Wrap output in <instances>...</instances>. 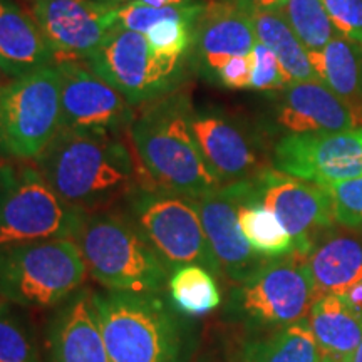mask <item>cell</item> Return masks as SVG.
I'll list each match as a JSON object with an SVG mask.
<instances>
[{"instance_id":"cell-32","label":"cell","mask_w":362,"mask_h":362,"mask_svg":"<svg viewBox=\"0 0 362 362\" xmlns=\"http://www.w3.org/2000/svg\"><path fill=\"white\" fill-rule=\"evenodd\" d=\"M248 56H250L252 64L250 89L259 90V93H280L292 83L277 57L259 40Z\"/></svg>"},{"instance_id":"cell-28","label":"cell","mask_w":362,"mask_h":362,"mask_svg":"<svg viewBox=\"0 0 362 362\" xmlns=\"http://www.w3.org/2000/svg\"><path fill=\"white\" fill-rule=\"evenodd\" d=\"M0 362H44L37 329L22 307L0 302Z\"/></svg>"},{"instance_id":"cell-15","label":"cell","mask_w":362,"mask_h":362,"mask_svg":"<svg viewBox=\"0 0 362 362\" xmlns=\"http://www.w3.org/2000/svg\"><path fill=\"white\" fill-rule=\"evenodd\" d=\"M61 78L62 129L119 134L129 129L134 107L84 61L56 62Z\"/></svg>"},{"instance_id":"cell-18","label":"cell","mask_w":362,"mask_h":362,"mask_svg":"<svg viewBox=\"0 0 362 362\" xmlns=\"http://www.w3.org/2000/svg\"><path fill=\"white\" fill-rule=\"evenodd\" d=\"M42 357L44 362H111L90 288L83 287L51 309L44 324Z\"/></svg>"},{"instance_id":"cell-19","label":"cell","mask_w":362,"mask_h":362,"mask_svg":"<svg viewBox=\"0 0 362 362\" xmlns=\"http://www.w3.org/2000/svg\"><path fill=\"white\" fill-rule=\"evenodd\" d=\"M257 44L250 13L233 2L210 4L194 25L189 66L215 83L220 67L233 56H247Z\"/></svg>"},{"instance_id":"cell-41","label":"cell","mask_w":362,"mask_h":362,"mask_svg":"<svg viewBox=\"0 0 362 362\" xmlns=\"http://www.w3.org/2000/svg\"><path fill=\"white\" fill-rule=\"evenodd\" d=\"M0 302H2V297H0Z\"/></svg>"},{"instance_id":"cell-21","label":"cell","mask_w":362,"mask_h":362,"mask_svg":"<svg viewBox=\"0 0 362 362\" xmlns=\"http://www.w3.org/2000/svg\"><path fill=\"white\" fill-rule=\"evenodd\" d=\"M54 64L52 52L34 17L13 0H0V71L21 78Z\"/></svg>"},{"instance_id":"cell-31","label":"cell","mask_w":362,"mask_h":362,"mask_svg":"<svg viewBox=\"0 0 362 362\" xmlns=\"http://www.w3.org/2000/svg\"><path fill=\"white\" fill-rule=\"evenodd\" d=\"M334 221L349 228H362V176L337 181L327 187Z\"/></svg>"},{"instance_id":"cell-9","label":"cell","mask_w":362,"mask_h":362,"mask_svg":"<svg viewBox=\"0 0 362 362\" xmlns=\"http://www.w3.org/2000/svg\"><path fill=\"white\" fill-rule=\"evenodd\" d=\"M84 62L134 106L180 89L189 59L156 52L144 34L115 27Z\"/></svg>"},{"instance_id":"cell-29","label":"cell","mask_w":362,"mask_h":362,"mask_svg":"<svg viewBox=\"0 0 362 362\" xmlns=\"http://www.w3.org/2000/svg\"><path fill=\"white\" fill-rule=\"evenodd\" d=\"M280 12L309 52L320 51L337 35L324 0H285Z\"/></svg>"},{"instance_id":"cell-7","label":"cell","mask_w":362,"mask_h":362,"mask_svg":"<svg viewBox=\"0 0 362 362\" xmlns=\"http://www.w3.org/2000/svg\"><path fill=\"white\" fill-rule=\"evenodd\" d=\"M84 211L61 200L27 161H0V250L40 240L72 238Z\"/></svg>"},{"instance_id":"cell-30","label":"cell","mask_w":362,"mask_h":362,"mask_svg":"<svg viewBox=\"0 0 362 362\" xmlns=\"http://www.w3.org/2000/svg\"><path fill=\"white\" fill-rule=\"evenodd\" d=\"M202 8V4L176 7H151L143 2H138V0H129V2L117 6L116 27H123V29L144 34L149 27L158 24L160 21L192 16V13L200 12Z\"/></svg>"},{"instance_id":"cell-13","label":"cell","mask_w":362,"mask_h":362,"mask_svg":"<svg viewBox=\"0 0 362 362\" xmlns=\"http://www.w3.org/2000/svg\"><path fill=\"white\" fill-rule=\"evenodd\" d=\"M253 197L277 216L293 240L296 252L307 255L320 233L336 221L327 189L310 181L267 168L250 180Z\"/></svg>"},{"instance_id":"cell-39","label":"cell","mask_w":362,"mask_h":362,"mask_svg":"<svg viewBox=\"0 0 362 362\" xmlns=\"http://www.w3.org/2000/svg\"><path fill=\"white\" fill-rule=\"evenodd\" d=\"M103 2H110V4H121V2H124V0H103Z\"/></svg>"},{"instance_id":"cell-10","label":"cell","mask_w":362,"mask_h":362,"mask_svg":"<svg viewBox=\"0 0 362 362\" xmlns=\"http://www.w3.org/2000/svg\"><path fill=\"white\" fill-rule=\"evenodd\" d=\"M4 151L13 160H37L62 129L61 78L56 64L0 88Z\"/></svg>"},{"instance_id":"cell-34","label":"cell","mask_w":362,"mask_h":362,"mask_svg":"<svg viewBox=\"0 0 362 362\" xmlns=\"http://www.w3.org/2000/svg\"><path fill=\"white\" fill-rule=\"evenodd\" d=\"M250 56H233L220 67L215 84L226 89H250Z\"/></svg>"},{"instance_id":"cell-6","label":"cell","mask_w":362,"mask_h":362,"mask_svg":"<svg viewBox=\"0 0 362 362\" xmlns=\"http://www.w3.org/2000/svg\"><path fill=\"white\" fill-rule=\"evenodd\" d=\"M88 267L72 238L0 250V297L22 309H54L84 287Z\"/></svg>"},{"instance_id":"cell-4","label":"cell","mask_w":362,"mask_h":362,"mask_svg":"<svg viewBox=\"0 0 362 362\" xmlns=\"http://www.w3.org/2000/svg\"><path fill=\"white\" fill-rule=\"evenodd\" d=\"M74 242L90 277L107 291H168V269L123 211L84 214Z\"/></svg>"},{"instance_id":"cell-8","label":"cell","mask_w":362,"mask_h":362,"mask_svg":"<svg viewBox=\"0 0 362 362\" xmlns=\"http://www.w3.org/2000/svg\"><path fill=\"white\" fill-rule=\"evenodd\" d=\"M314 287L307 255L265 260L230 293L226 312L253 329H280L307 319Z\"/></svg>"},{"instance_id":"cell-27","label":"cell","mask_w":362,"mask_h":362,"mask_svg":"<svg viewBox=\"0 0 362 362\" xmlns=\"http://www.w3.org/2000/svg\"><path fill=\"white\" fill-rule=\"evenodd\" d=\"M168 296L176 309L194 319L210 314L221 304L215 274L202 265H185L171 272Z\"/></svg>"},{"instance_id":"cell-23","label":"cell","mask_w":362,"mask_h":362,"mask_svg":"<svg viewBox=\"0 0 362 362\" xmlns=\"http://www.w3.org/2000/svg\"><path fill=\"white\" fill-rule=\"evenodd\" d=\"M317 78L337 94L362 126V47L337 34L320 51L309 52Z\"/></svg>"},{"instance_id":"cell-5","label":"cell","mask_w":362,"mask_h":362,"mask_svg":"<svg viewBox=\"0 0 362 362\" xmlns=\"http://www.w3.org/2000/svg\"><path fill=\"white\" fill-rule=\"evenodd\" d=\"M123 214L136 226L168 272L202 265L223 277L193 198L153 185H138L124 198Z\"/></svg>"},{"instance_id":"cell-25","label":"cell","mask_w":362,"mask_h":362,"mask_svg":"<svg viewBox=\"0 0 362 362\" xmlns=\"http://www.w3.org/2000/svg\"><path fill=\"white\" fill-rule=\"evenodd\" d=\"M238 223L253 252L265 260L282 259L296 252L293 240L277 216L253 197L250 180H243Z\"/></svg>"},{"instance_id":"cell-37","label":"cell","mask_w":362,"mask_h":362,"mask_svg":"<svg viewBox=\"0 0 362 362\" xmlns=\"http://www.w3.org/2000/svg\"><path fill=\"white\" fill-rule=\"evenodd\" d=\"M349 362H362V341L359 346H357L354 356H352V359Z\"/></svg>"},{"instance_id":"cell-17","label":"cell","mask_w":362,"mask_h":362,"mask_svg":"<svg viewBox=\"0 0 362 362\" xmlns=\"http://www.w3.org/2000/svg\"><path fill=\"white\" fill-rule=\"evenodd\" d=\"M267 126L282 136L361 128L347 104L320 81H298L280 90Z\"/></svg>"},{"instance_id":"cell-12","label":"cell","mask_w":362,"mask_h":362,"mask_svg":"<svg viewBox=\"0 0 362 362\" xmlns=\"http://www.w3.org/2000/svg\"><path fill=\"white\" fill-rule=\"evenodd\" d=\"M272 168L320 187L362 176V126L282 136L272 151Z\"/></svg>"},{"instance_id":"cell-38","label":"cell","mask_w":362,"mask_h":362,"mask_svg":"<svg viewBox=\"0 0 362 362\" xmlns=\"http://www.w3.org/2000/svg\"><path fill=\"white\" fill-rule=\"evenodd\" d=\"M0 156H6V151H4V131H2V112H0Z\"/></svg>"},{"instance_id":"cell-36","label":"cell","mask_w":362,"mask_h":362,"mask_svg":"<svg viewBox=\"0 0 362 362\" xmlns=\"http://www.w3.org/2000/svg\"><path fill=\"white\" fill-rule=\"evenodd\" d=\"M138 2L146 4L151 7H176V6H189L192 0H138Z\"/></svg>"},{"instance_id":"cell-11","label":"cell","mask_w":362,"mask_h":362,"mask_svg":"<svg viewBox=\"0 0 362 362\" xmlns=\"http://www.w3.org/2000/svg\"><path fill=\"white\" fill-rule=\"evenodd\" d=\"M192 133L208 170L221 185L252 180L267 165L262 133L218 107H193Z\"/></svg>"},{"instance_id":"cell-35","label":"cell","mask_w":362,"mask_h":362,"mask_svg":"<svg viewBox=\"0 0 362 362\" xmlns=\"http://www.w3.org/2000/svg\"><path fill=\"white\" fill-rule=\"evenodd\" d=\"M235 6H238L248 13L262 11H280L285 0H230Z\"/></svg>"},{"instance_id":"cell-1","label":"cell","mask_w":362,"mask_h":362,"mask_svg":"<svg viewBox=\"0 0 362 362\" xmlns=\"http://www.w3.org/2000/svg\"><path fill=\"white\" fill-rule=\"evenodd\" d=\"M59 198L76 210H104L139 185L133 149L115 133L61 129L35 160Z\"/></svg>"},{"instance_id":"cell-24","label":"cell","mask_w":362,"mask_h":362,"mask_svg":"<svg viewBox=\"0 0 362 362\" xmlns=\"http://www.w3.org/2000/svg\"><path fill=\"white\" fill-rule=\"evenodd\" d=\"M252 24L257 40L264 44L277 57L280 66L287 72L292 83L298 81H319L312 66L309 51L300 42L297 34L285 21L280 11L252 12Z\"/></svg>"},{"instance_id":"cell-14","label":"cell","mask_w":362,"mask_h":362,"mask_svg":"<svg viewBox=\"0 0 362 362\" xmlns=\"http://www.w3.org/2000/svg\"><path fill=\"white\" fill-rule=\"evenodd\" d=\"M119 4L103 0H39L33 17L54 61H86L116 27Z\"/></svg>"},{"instance_id":"cell-2","label":"cell","mask_w":362,"mask_h":362,"mask_svg":"<svg viewBox=\"0 0 362 362\" xmlns=\"http://www.w3.org/2000/svg\"><path fill=\"white\" fill-rule=\"evenodd\" d=\"M93 300L111 362H193L198 324L168 292L104 288L93 291Z\"/></svg>"},{"instance_id":"cell-16","label":"cell","mask_w":362,"mask_h":362,"mask_svg":"<svg viewBox=\"0 0 362 362\" xmlns=\"http://www.w3.org/2000/svg\"><path fill=\"white\" fill-rule=\"evenodd\" d=\"M243 194V181L221 185L218 189L197 198L198 211L216 262L223 277L242 282L264 264L247 242L238 223V205Z\"/></svg>"},{"instance_id":"cell-3","label":"cell","mask_w":362,"mask_h":362,"mask_svg":"<svg viewBox=\"0 0 362 362\" xmlns=\"http://www.w3.org/2000/svg\"><path fill=\"white\" fill-rule=\"evenodd\" d=\"M193 104L189 94L176 89L148 103L129 126V139L144 183L197 198L215 192L221 183L208 170L192 133Z\"/></svg>"},{"instance_id":"cell-26","label":"cell","mask_w":362,"mask_h":362,"mask_svg":"<svg viewBox=\"0 0 362 362\" xmlns=\"http://www.w3.org/2000/svg\"><path fill=\"white\" fill-rule=\"evenodd\" d=\"M243 362H322L307 319L274 329L269 336L248 342Z\"/></svg>"},{"instance_id":"cell-22","label":"cell","mask_w":362,"mask_h":362,"mask_svg":"<svg viewBox=\"0 0 362 362\" xmlns=\"http://www.w3.org/2000/svg\"><path fill=\"white\" fill-rule=\"evenodd\" d=\"M307 322L322 362H349L362 341V314L337 296L312 302Z\"/></svg>"},{"instance_id":"cell-20","label":"cell","mask_w":362,"mask_h":362,"mask_svg":"<svg viewBox=\"0 0 362 362\" xmlns=\"http://www.w3.org/2000/svg\"><path fill=\"white\" fill-rule=\"evenodd\" d=\"M314 300L324 296L344 298L362 314V237L329 235L307 253Z\"/></svg>"},{"instance_id":"cell-33","label":"cell","mask_w":362,"mask_h":362,"mask_svg":"<svg viewBox=\"0 0 362 362\" xmlns=\"http://www.w3.org/2000/svg\"><path fill=\"white\" fill-rule=\"evenodd\" d=\"M324 4L337 34L362 47V0H324Z\"/></svg>"},{"instance_id":"cell-40","label":"cell","mask_w":362,"mask_h":362,"mask_svg":"<svg viewBox=\"0 0 362 362\" xmlns=\"http://www.w3.org/2000/svg\"><path fill=\"white\" fill-rule=\"evenodd\" d=\"M33 2H39V0H33Z\"/></svg>"}]
</instances>
